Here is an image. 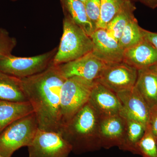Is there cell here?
I'll use <instances>...</instances> for the list:
<instances>
[{
	"label": "cell",
	"mask_w": 157,
	"mask_h": 157,
	"mask_svg": "<svg viewBox=\"0 0 157 157\" xmlns=\"http://www.w3.org/2000/svg\"><path fill=\"white\" fill-rule=\"evenodd\" d=\"M138 70L123 61L106 64L96 81L117 94L135 87Z\"/></svg>",
	"instance_id": "8"
},
{
	"label": "cell",
	"mask_w": 157,
	"mask_h": 157,
	"mask_svg": "<svg viewBox=\"0 0 157 157\" xmlns=\"http://www.w3.org/2000/svg\"><path fill=\"white\" fill-rule=\"evenodd\" d=\"M142 33L144 39L150 43L157 50V33L151 32L143 28Z\"/></svg>",
	"instance_id": "27"
},
{
	"label": "cell",
	"mask_w": 157,
	"mask_h": 157,
	"mask_svg": "<svg viewBox=\"0 0 157 157\" xmlns=\"http://www.w3.org/2000/svg\"><path fill=\"white\" fill-rule=\"evenodd\" d=\"M123 107L122 112L147 127L150 108L135 87L116 94Z\"/></svg>",
	"instance_id": "13"
},
{
	"label": "cell",
	"mask_w": 157,
	"mask_h": 157,
	"mask_svg": "<svg viewBox=\"0 0 157 157\" xmlns=\"http://www.w3.org/2000/svg\"><path fill=\"white\" fill-rule=\"evenodd\" d=\"M143 40L142 28L138 25L135 16L126 26L118 42L121 48L124 50L138 44Z\"/></svg>",
	"instance_id": "22"
},
{
	"label": "cell",
	"mask_w": 157,
	"mask_h": 157,
	"mask_svg": "<svg viewBox=\"0 0 157 157\" xmlns=\"http://www.w3.org/2000/svg\"><path fill=\"white\" fill-rule=\"evenodd\" d=\"M17 41L6 29L0 28V59L11 54Z\"/></svg>",
	"instance_id": "24"
},
{
	"label": "cell",
	"mask_w": 157,
	"mask_h": 157,
	"mask_svg": "<svg viewBox=\"0 0 157 157\" xmlns=\"http://www.w3.org/2000/svg\"><path fill=\"white\" fill-rule=\"evenodd\" d=\"M0 157H3L1 155H0Z\"/></svg>",
	"instance_id": "33"
},
{
	"label": "cell",
	"mask_w": 157,
	"mask_h": 157,
	"mask_svg": "<svg viewBox=\"0 0 157 157\" xmlns=\"http://www.w3.org/2000/svg\"><path fill=\"white\" fill-rule=\"evenodd\" d=\"M84 5L88 17L96 29L101 15V0H86Z\"/></svg>",
	"instance_id": "25"
},
{
	"label": "cell",
	"mask_w": 157,
	"mask_h": 157,
	"mask_svg": "<svg viewBox=\"0 0 157 157\" xmlns=\"http://www.w3.org/2000/svg\"><path fill=\"white\" fill-rule=\"evenodd\" d=\"M106 65L91 52L79 58L58 66L62 74L66 78L77 76L95 82Z\"/></svg>",
	"instance_id": "9"
},
{
	"label": "cell",
	"mask_w": 157,
	"mask_h": 157,
	"mask_svg": "<svg viewBox=\"0 0 157 157\" xmlns=\"http://www.w3.org/2000/svg\"><path fill=\"white\" fill-rule=\"evenodd\" d=\"M132 2V0H101V15L96 29H106L108 23Z\"/></svg>",
	"instance_id": "21"
},
{
	"label": "cell",
	"mask_w": 157,
	"mask_h": 157,
	"mask_svg": "<svg viewBox=\"0 0 157 157\" xmlns=\"http://www.w3.org/2000/svg\"><path fill=\"white\" fill-rule=\"evenodd\" d=\"M135 154L143 157H157V138L147 128L137 144Z\"/></svg>",
	"instance_id": "23"
},
{
	"label": "cell",
	"mask_w": 157,
	"mask_h": 157,
	"mask_svg": "<svg viewBox=\"0 0 157 157\" xmlns=\"http://www.w3.org/2000/svg\"><path fill=\"white\" fill-rule=\"evenodd\" d=\"M132 1H134V2H138V0H132Z\"/></svg>",
	"instance_id": "31"
},
{
	"label": "cell",
	"mask_w": 157,
	"mask_h": 157,
	"mask_svg": "<svg viewBox=\"0 0 157 157\" xmlns=\"http://www.w3.org/2000/svg\"><path fill=\"white\" fill-rule=\"evenodd\" d=\"M93 43L90 36L70 17L64 15L63 33L53 64L72 61L92 52Z\"/></svg>",
	"instance_id": "3"
},
{
	"label": "cell",
	"mask_w": 157,
	"mask_h": 157,
	"mask_svg": "<svg viewBox=\"0 0 157 157\" xmlns=\"http://www.w3.org/2000/svg\"><path fill=\"white\" fill-rule=\"evenodd\" d=\"M121 114L125 118L127 128L124 143L120 149L135 154L137 144L144 135L146 127L140 122L125 113Z\"/></svg>",
	"instance_id": "19"
},
{
	"label": "cell",
	"mask_w": 157,
	"mask_h": 157,
	"mask_svg": "<svg viewBox=\"0 0 157 157\" xmlns=\"http://www.w3.org/2000/svg\"><path fill=\"white\" fill-rule=\"evenodd\" d=\"M28 148L29 157H67L72 152L60 132L39 129Z\"/></svg>",
	"instance_id": "7"
},
{
	"label": "cell",
	"mask_w": 157,
	"mask_h": 157,
	"mask_svg": "<svg viewBox=\"0 0 157 157\" xmlns=\"http://www.w3.org/2000/svg\"><path fill=\"white\" fill-rule=\"evenodd\" d=\"M34 112L29 102L0 100V133L15 121Z\"/></svg>",
	"instance_id": "16"
},
{
	"label": "cell",
	"mask_w": 157,
	"mask_h": 157,
	"mask_svg": "<svg viewBox=\"0 0 157 157\" xmlns=\"http://www.w3.org/2000/svg\"><path fill=\"white\" fill-rule=\"evenodd\" d=\"M90 37L93 43L92 52L104 63L109 64L123 61L124 50L105 29H97Z\"/></svg>",
	"instance_id": "10"
},
{
	"label": "cell",
	"mask_w": 157,
	"mask_h": 157,
	"mask_svg": "<svg viewBox=\"0 0 157 157\" xmlns=\"http://www.w3.org/2000/svg\"><path fill=\"white\" fill-rule=\"evenodd\" d=\"M58 47L36 56L21 57L10 55L0 59V71L22 78L45 71L52 64Z\"/></svg>",
	"instance_id": "6"
},
{
	"label": "cell",
	"mask_w": 157,
	"mask_h": 157,
	"mask_svg": "<svg viewBox=\"0 0 157 157\" xmlns=\"http://www.w3.org/2000/svg\"><path fill=\"white\" fill-rule=\"evenodd\" d=\"M0 100L17 102L28 101L23 90L21 78L0 71Z\"/></svg>",
	"instance_id": "18"
},
{
	"label": "cell",
	"mask_w": 157,
	"mask_h": 157,
	"mask_svg": "<svg viewBox=\"0 0 157 157\" xmlns=\"http://www.w3.org/2000/svg\"><path fill=\"white\" fill-rule=\"evenodd\" d=\"M39 129L34 113L15 121L0 133V155L11 157L14 152L32 143Z\"/></svg>",
	"instance_id": "4"
},
{
	"label": "cell",
	"mask_w": 157,
	"mask_h": 157,
	"mask_svg": "<svg viewBox=\"0 0 157 157\" xmlns=\"http://www.w3.org/2000/svg\"><path fill=\"white\" fill-rule=\"evenodd\" d=\"M146 128L157 138V105L150 108Z\"/></svg>",
	"instance_id": "26"
},
{
	"label": "cell",
	"mask_w": 157,
	"mask_h": 157,
	"mask_svg": "<svg viewBox=\"0 0 157 157\" xmlns=\"http://www.w3.org/2000/svg\"><path fill=\"white\" fill-rule=\"evenodd\" d=\"M66 79L59 66L53 63L41 73L21 78L23 90L33 107L40 130L59 132L60 93Z\"/></svg>",
	"instance_id": "1"
},
{
	"label": "cell",
	"mask_w": 157,
	"mask_h": 157,
	"mask_svg": "<svg viewBox=\"0 0 157 157\" xmlns=\"http://www.w3.org/2000/svg\"><path fill=\"white\" fill-rule=\"evenodd\" d=\"M11 1H13V2H15V1H18V0H11Z\"/></svg>",
	"instance_id": "32"
},
{
	"label": "cell",
	"mask_w": 157,
	"mask_h": 157,
	"mask_svg": "<svg viewBox=\"0 0 157 157\" xmlns=\"http://www.w3.org/2000/svg\"><path fill=\"white\" fill-rule=\"evenodd\" d=\"M89 102L100 117L121 114L123 110L116 94L97 81L93 85Z\"/></svg>",
	"instance_id": "12"
},
{
	"label": "cell",
	"mask_w": 157,
	"mask_h": 157,
	"mask_svg": "<svg viewBox=\"0 0 157 157\" xmlns=\"http://www.w3.org/2000/svg\"><path fill=\"white\" fill-rule=\"evenodd\" d=\"M135 87L150 108L157 105V72L152 67L138 70Z\"/></svg>",
	"instance_id": "15"
},
{
	"label": "cell",
	"mask_w": 157,
	"mask_h": 157,
	"mask_svg": "<svg viewBox=\"0 0 157 157\" xmlns=\"http://www.w3.org/2000/svg\"><path fill=\"white\" fill-rule=\"evenodd\" d=\"M123 62L138 70L151 67L157 63V50L144 39L124 50Z\"/></svg>",
	"instance_id": "14"
},
{
	"label": "cell",
	"mask_w": 157,
	"mask_h": 157,
	"mask_svg": "<svg viewBox=\"0 0 157 157\" xmlns=\"http://www.w3.org/2000/svg\"><path fill=\"white\" fill-rule=\"evenodd\" d=\"M100 121V116L88 102L62 127L59 132L76 154L96 151L102 148Z\"/></svg>",
	"instance_id": "2"
},
{
	"label": "cell",
	"mask_w": 157,
	"mask_h": 157,
	"mask_svg": "<svg viewBox=\"0 0 157 157\" xmlns=\"http://www.w3.org/2000/svg\"><path fill=\"white\" fill-rule=\"evenodd\" d=\"M136 8L133 2L118 13L109 23L105 29L110 36L118 41L126 26L135 17Z\"/></svg>",
	"instance_id": "20"
},
{
	"label": "cell",
	"mask_w": 157,
	"mask_h": 157,
	"mask_svg": "<svg viewBox=\"0 0 157 157\" xmlns=\"http://www.w3.org/2000/svg\"><path fill=\"white\" fill-rule=\"evenodd\" d=\"M144 6L152 9L157 8V0H138Z\"/></svg>",
	"instance_id": "28"
},
{
	"label": "cell",
	"mask_w": 157,
	"mask_h": 157,
	"mask_svg": "<svg viewBox=\"0 0 157 157\" xmlns=\"http://www.w3.org/2000/svg\"><path fill=\"white\" fill-rule=\"evenodd\" d=\"M64 15L70 17L90 36L96 30L86 14L84 3L80 0H60Z\"/></svg>",
	"instance_id": "17"
},
{
	"label": "cell",
	"mask_w": 157,
	"mask_h": 157,
	"mask_svg": "<svg viewBox=\"0 0 157 157\" xmlns=\"http://www.w3.org/2000/svg\"><path fill=\"white\" fill-rule=\"evenodd\" d=\"M151 67L154 69V70L157 72V63L154 66H153V67Z\"/></svg>",
	"instance_id": "29"
},
{
	"label": "cell",
	"mask_w": 157,
	"mask_h": 157,
	"mask_svg": "<svg viewBox=\"0 0 157 157\" xmlns=\"http://www.w3.org/2000/svg\"><path fill=\"white\" fill-rule=\"evenodd\" d=\"M94 82L77 76L67 78L60 93L61 128L89 102Z\"/></svg>",
	"instance_id": "5"
},
{
	"label": "cell",
	"mask_w": 157,
	"mask_h": 157,
	"mask_svg": "<svg viewBox=\"0 0 157 157\" xmlns=\"http://www.w3.org/2000/svg\"><path fill=\"white\" fill-rule=\"evenodd\" d=\"M125 118L122 114L100 117L99 135L101 147L120 148L124 143L126 132Z\"/></svg>",
	"instance_id": "11"
},
{
	"label": "cell",
	"mask_w": 157,
	"mask_h": 157,
	"mask_svg": "<svg viewBox=\"0 0 157 157\" xmlns=\"http://www.w3.org/2000/svg\"><path fill=\"white\" fill-rule=\"evenodd\" d=\"M80 1H81V2H82L84 3V4L85 2H86V0H80Z\"/></svg>",
	"instance_id": "30"
}]
</instances>
